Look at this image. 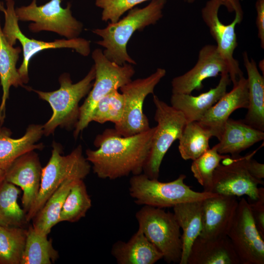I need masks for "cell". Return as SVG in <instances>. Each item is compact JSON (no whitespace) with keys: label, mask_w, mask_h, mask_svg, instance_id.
<instances>
[{"label":"cell","mask_w":264,"mask_h":264,"mask_svg":"<svg viewBox=\"0 0 264 264\" xmlns=\"http://www.w3.org/2000/svg\"><path fill=\"white\" fill-rule=\"evenodd\" d=\"M156 127L130 136L107 129L96 136L97 149H87L86 159L94 174L102 179H115L141 174L148 157Z\"/></svg>","instance_id":"6da1fadb"},{"label":"cell","mask_w":264,"mask_h":264,"mask_svg":"<svg viewBox=\"0 0 264 264\" xmlns=\"http://www.w3.org/2000/svg\"><path fill=\"white\" fill-rule=\"evenodd\" d=\"M166 0H153L145 7H134L117 22H109L104 28H96L92 32L102 38L96 42L105 48L104 55L110 61L122 66L126 63L136 65L128 54L127 45L136 31L154 24L163 16Z\"/></svg>","instance_id":"7a4b0ae2"},{"label":"cell","mask_w":264,"mask_h":264,"mask_svg":"<svg viewBox=\"0 0 264 264\" xmlns=\"http://www.w3.org/2000/svg\"><path fill=\"white\" fill-rule=\"evenodd\" d=\"M95 77L92 66L86 76L76 83H73L68 73H63L59 78L60 87L52 91L32 89L41 99L50 105L53 113L43 125L44 134L48 136L60 127L68 130L75 128L79 117L80 100L88 94Z\"/></svg>","instance_id":"3957f363"},{"label":"cell","mask_w":264,"mask_h":264,"mask_svg":"<svg viewBox=\"0 0 264 264\" xmlns=\"http://www.w3.org/2000/svg\"><path fill=\"white\" fill-rule=\"evenodd\" d=\"M63 154L62 146L54 141L51 156L42 169L38 194L26 213L28 222L32 220L48 198L66 179H84L89 174L91 165L83 155L81 145L78 146L66 155Z\"/></svg>","instance_id":"277c9868"},{"label":"cell","mask_w":264,"mask_h":264,"mask_svg":"<svg viewBox=\"0 0 264 264\" xmlns=\"http://www.w3.org/2000/svg\"><path fill=\"white\" fill-rule=\"evenodd\" d=\"M186 177L181 174L173 181L162 182L150 178L145 174L133 175L129 181V194L136 204L160 208H173L180 203L219 195L193 190L184 183Z\"/></svg>","instance_id":"5b68a950"},{"label":"cell","mask_w":264,"mask_h":264,"mask_svg":"<svg viewBox=\"0 0 264 264\" xmlns=\"http://www.w3.org/2000/svg\"><path fill=\"white\" fill-rule=\"evenodd\" d=\"M92 58L94 62L95 77L91 89L80 107L79 120L73 133L75 138L91 122V114L98 102L113 90L118 89L131 81L135 73L132 65H117L109 60L101 49L93 50Z\"/></svg>","instance_id":"8992f818"},{"label":"cell","mask_w":264,"mask_h":264,"mask_svg":"<svg viewBox=\"0 0 264 264\" xmlns=\"http://www.w3.org/2000/svg\"><path fill=\"white\" fill-rule=\"evenodd\" d=\"M15 8L14 0L6 1L5 7L3 3L0 1V11L3 13L4 16V26L2 28L3 33L11 45L14 46L18 41L22 45L23 60L18 70L24 84L29 81L28 66L31 59L44 50L69 48L83 56H87L90 53V41L82 38L57 39L52 42L28 38L20 28Z\"/></svg>","instance_id":"52a82bcc"},{"label":"cell","mask_w":264,"mask_h":264,"mask_svg":"<svg viewBox=\"0 0 264 264\" xmlns=\"http://www.w3.org/2000/svg\"><path fill=\"white\" fill-rule=\"evenodd\" d=\"M138 229L161 253L168 264L181 260L182 242L180 227L174 213L162 208L144 205L135 214Z\"/></svg>","instance_id":"ba28073f"},{"label":"cell","mask_w":264,"mask_h":264,"mask_svg":"<svg viewBox=\"0 0 264 264\" xmlns=\"http://www.w3.org/2000/svg\"><path fill=\"white\" fill-rule=\"evenodd\" d=\"M62 0H50L38 5L37 0H32L26 6L15 8L19 21L32 22L28 28L34 33L42 31L56 33L67 39L78 38L81 33L83 23L74 18L71 10V4L62 6Z\"/></svg>","instance_id":"9c48e42d"},{"label":"cell","mask_w":264,"mask_h":264,"mask_svg":"<svg viewBox=\"0 0 264 264\" xmlns=\"http://www.w3.org/2000/svg\"><path fill=\"white\" fill-rule=\"evenodd\" d=\"M226 6L235 12V17L229 24H224L219 17L220 7L225 0H209L201 10L203 21L217 43V49L225 60L229 68V76L233 86L243 76L238 61L234 58L238 45L235 27L243 19V11L239 0H226Z\"/></svg>","instance_id":"30bf717a"},{"label":"cell","mask_w":264,"mask_h":264,"mask_svg":"<svg viewBox=\"0 0 264 264\" xmlns=\"http://www.w3.org/2000/svg\"><path fill=\"white\" fill-rule=\"evenodd\" d=\"M155 107L154 120L157 123L150 153L143 168L144 174L152 179H158L162 160L173 142L179 140L186 123L183 113L153 96Z\"/></svg>","instance_id":"8fae6325"},{"label":"cell","mask_w":264,"mask_h":264,"mask_svg":"<svg viewBox=\"0 0 264 264\" xmlns=\"http://www.w3.org/2000/svg\"><path fill=\"white\" fill-rule=\"evenodd\" d=\"M166 73L165 69L158 68L150 76L132 80L120 88L124 108L121 120L114 126L118 134L130 136L150 129L149 120L143 110V103L146 97L154 93V88Z\"/></svg>","instance_id":"7c38bea8"},{"label":"cell","mask_w":264,"mask_h":264,"mask_svg":"<svg viewBox=\"0 0 264 264\" xmlns=\"http://www.w3.org/2000/svg\"><path fill=\"white\" fill-rule=\"evenodd\" d=\"M240 264H264V238L258 230L247 200L242 198L227 234Z\"/></svg>","instance_id":"4fadbf2b"},{"label":"cell","mask_w":264,"mask_h":264,"mask_svg":"<svg viewBox=\"0 0 264 264\" xmlns=\"http://www.w3.org/2000/svg\"><path fill=\"white\" fill-rule=\"evenodd\" d=\"M245 156H230L222 160L214 171L210 192L219 195L241 197L255 200L259 197V184L264 185L247 170Z\"/></svg>","instance_id":"5bb4252c"},{"label":"cell","mask_w":264,"mask_h":264,"mask_svg":"<svg viewBox=\"0 0 264 264\" xmlns=\"http://www.w3.org/2000/svg\"><path fill=\"white\" fill-rule=\"evenodd\" d=\"M225 72L228 73V66L217 46L206 44L199 50L194 66L184 74L173 79L172 93L190 94L193 90H200L203 88L202 82L205 79Z\"/></svg>","instance_id":"9a60e30c"},{"label":"cell","mask_w":264,"mask_h":264,"mask_svg":"<svg viewBox=\"0 0 264 264\" xmlns=\"http://www.w3.org/2000/svg\"><path fill=\"white\" fill-rule=\"evenodd\" d=\"M42 169L38 154L33 150L18 157L5 171V180L23 192L22 202L26 213L38 194Z\"/></svg>","instance_id":"2e32d148"},{"label":"cell","mask_w":264,"mask_h":264,"mask_svg":"<svg viewBox=\"0 0 264 264\" xmlns=\"http://www.w3.org/2000/svg\"><path fill=\"white\" fill-rule=\"evenodd\" d=\"M248 107V83L247 79L242 76L232 89L226 92L198 122L219 141L225 123L232 112Z\"/></svg>","instance_id":"e0dca14e"},{"label":"cell","mask_w":264,"mask_h":264,"mask_svg":"<svg viewBox=\"0 0 264 264\" xmlns=\"http://www.w3.org/2000/svg\"><path fill=\"white\" fill-rule=\"evenodd\" d=\"M239 201L235 196L218 195L202 201L199 236L213 239L227 236Z\"/></svg>","instance_id":"ac0fdd59"},{"label":"cell","mask_w":264,"mask_h":264,"mask_svg":"<svg viewBox=\"0 0 264 264\" xmlns=\"http://www.w3.org/2000/svg\"><path fill=\"white\" fill-rule=\"evenodd\" d=\"M230 82L228 73H221L216 87L198 96H193L191 94L172 93L171 106L183 113L186 122L198 121L225 95Z\"/></svg>","instance_id":"d6986e66"},{"label":"cell","mask_w":264,"mask_h":264,"mask_svg":"<svg viewBox=\"0 0 264 264\" xmlns=\"http://www.w3.org/2000/svg\"><path fill=\"white\" fill-rule=\"evenodd\" d=\"M187 264H240L229 238L198 236L193 243Z\"/></svg>","instance_id":"ffe728a7"},{"label":"cell","mask_w":264,"mask_h":264,"mask_svg":"<svg viewBox=\"0 0 264 264\" xmlns=\"http://www.w3.org/2000/svg\"><path fill=\"white\" fill-rule=\"evenodd\" d=\"M11 134L9 129L0 128V169L5 171L21 155L44 147L43 143L37 144L44 134L43 125H29L25 134L19 138H11Z\"/></svg>","instance_id":"44dd1931"},{"label":"cell","mask_w":264,"mask_h":264,"mask_svg":"<svg viewBox=\"0 0 264 264\" xmlns=\"http://www.w3.org/2000/svg\"><path fill=\"white\" fill-rule=\"evenodd\" d=\"M264 139V132L253 128L243 120L228 118L219 142L215 146L220 154L237 156Z\"/></svg>","instance_id":"7402d4cb"},{"label":"cell","mask_w":264,"mask_h":264,"mask_svg":"<svg viewBox=\"0 0 264 264\" xmlns=\"http://www.w3.org/2000/svg\"><path fill=\"white\" fill-rule=\"evenodd\" d=\"M111 254L119 264H154L163 259L161 253L139 229L128 242H115Z\"/></svg>","instance_id":"603a6c76"},{"label":"cell","mask_w":264,"mask_h":264,"mask_svg":"<svg viewBox=\"0 0 264 264\" xmlns=\"http://www.w3.org/2000/svg\"><path fill=\"white\" fill-rule=\"evenodd\" d=\"M247 74L248 107L243 121L254 128L264 132V78L259 72L256 62L247 53L242 54Z\"/></svg>","instance_id":"cb8c5ba5"},{"label":"cell","mask_w":264,"mask_h":264,"mask_svg":"<svg viewBox=\"0 0 264 264\" xmlns=\"http://www.w3.org/2000/svg\"><path fill=\"white\" fill-rule=\"evenodd\" d=\"M21 52L22 50L20 46L15 47L6 40L0 20V82L2 89L0 105V126L3 124L5 118L6 103L9 98L10 87H23L24 83L16 67Z\"/></svg>","instance_id":"d4e9b609"},{"label":"cell","mask_w":264,"mask_h":264,"mask_svg":"<svg viewBox=\"0 0 264 264\" xmlns=\"http://www.w3.org/2000/svg\"><path fill=\"white\" fill-rule=\"evenodd\" d=\"M202 201L184 202L173 207L174 215L182 230V251L179 264H187L192 245L200 234Z\"/></svg>","instance_id":"484cf974"},{"label":"cell","mask_w":264,"mask_h":264,"mask_svg":"<svg viewBox=\"0 0 264 264\" xmlns=\"http://www.w3.org/2000/svg\"><path fill=\"white\" fill-rule=\"evenodd\" d=\"M76 179H77L69 178L66 179L50 196L32 219V226L37 233L48 235L52 228L59 223L61 211Z\"/></svg>","instance_id":"4316f807"},{"label":"cell","mask_w":264,"mask_h":264,"mask_svg":"<svg viewBox=\"0 0 264 264\" xmlns=\"http://www.w3.org/2000/svg\"><path fill=\"white\" fill-rule=\"evenodd\" d=\"M47 236L37 233L29 225L20 264H51L57 260L58 252Z\"/></svg>","instance_id":"83f0119b"},{"label":"cell","mask_w":264,"mask_h":264,"mask_svg":"<svg viewBox=\"0 0 264 264\" xmlns=\"http://www.w3.org/2000/svg\"><path fill=\"white\" fill-rule=\"evenodd\" d=\"M212 137L211 132L198 121L186 122L179 139L181 157L185 160L198 158L210 148L209 142Z\"/></svg>","instance_id":"f1b7e54d"},{"label":"cell","mask_w":264,"mask_h":264,"mask_svg":"<svg viewBox=\"0 0 264 264\" xmlns=\"http://www.w3.org/2000/svg\"><path fill=\"white\" fill-rule=\"evenodd\" d=\"M20 192L5 179L0 184V226L24 227L28 222L26 213L18 202Z\"/></svg>","instance_id":"f546056e"},{"label":"cell","mask_w":264,"mask_h":264,"mask_svg":"<svg viewBox=\"0 0 264 264\" xmlns=\"http://www.w3.org/2000/svg\"><path fill=\"white\" fill-rule=\"evenodd\" d=\"M84 179H76L63 204L59 222H75L86 216L91 207V200Z\"/></svg>","instance_id":"4dcf8cb0"},{"label":"cell","mask_w":264,"mask_h":264,"mask_svg":"<svg viewBox=\"0 0 264 264\" xmlns=\"http://www.w3.org/2000/svg\"><path fill=\"white\" fill-rule=\"evenodd\" d=\"M27 229L0 226V264H20Z\"/></svg>","instance_id":"1f68e13d"},{"label":"cell","mask_w":264,"mask_h":264,"mask_svg":"<svg viewBox=\"0 0 264 264\" xmlns=\"http://www.w3.org/2000/svg\"><path fill=\"white\" fill-rule=\"evenodd\" d=\"M229 155L219 154L214 146L193 160L191 170L194 177L203 187V191L210 192L214 171L220 162Z\"/></svg>","instance_id":"d6a6232c"},{"label":"cell","mask_w":264,"mask_h":264,"mask_svg":"<svg viewBox=\"0 0 264 264\" xmlns=\"http://www.w3.org/2000/svg\"><path fill=\"white\" fill-rule=\"evenodd\" d=\"M124 108L122 94L118 89L113 90L98 102L91 114V122L100 124L111 122L115 125L122 118Z\"/></svg>","instance_id":"836d02e7"},{"label":"cell","mask_w":264,"mask_h":264,"mask_svg":"<svg viewBox=\"0 0 264 264\" xmlns=\"http://www.w3.org/2000/svg\"><path fill=\"white\" fill-rule=\"evenodd\" d=\"M148 0H96L95 5L102 9L103 21L114 23L126 12Z\"/></svg>","instance_id":"e575fe53"},{"label":"cell","mask_w":264,"mask_h":264,"mask_svg":"<svg viewBox=\"0 0 264 264\" xmlns=\"http://www.w3.org/2000/svg\"><path fill=\"white\" fill-rule=\"evenodd\" d=\"M252 216L256 227L264 238V188H259V197L255 200L248 198Z\"/></svg>","instance_id":"d590c367"},{"label":"cell","mask_w":264,"mask_h":264,"mask_svg":"<svg viewBox=\"0 0 264 264\" xmlns=\"http://www.w3.org/2000/svg\"><path fill=\"white\" fill-rule=\"evenodd\" d=\"M256 151L245 156V166L250 174L255 178L262 180L264 178V164L252 159Z\"/></svg>","instance_id":"8d00e7d4"},{"label":"cell","mask_w":264,"mask_h":264,"mask_svg":"<svg viewBox=\"0 0 264 264\" xmlns=\"http://www.w3.org/2000/svg\"><path fill=\"white\" fill-rule=\"evenodd\" d=\"M257 12L256 24L258 37L260 40L261 47L264 48V0H257L255 3Z\"/></svg>","instance_id":"74e56055"},{"label":"cell","mask_w":264,"mask_h":264,"mask_svg":"<svg viewBox=\"0 0 264 264\" xmlns=\"http://www.w3.org/2000/svg\"><path fill=\"white\" fill-rule=\"evenodd\" d=\"M5 171L0 169V184L5 179Z\"/></svg>","instance_id":"f35d334b"},{"label":"cell","mask_w":264,"mask_h":264,"mask_svg":"<svg viewBox=\"0 0 264 264\" xmlns=\"http://www.w3.org/2000/svg\"><path fill=\"white\" fill-rule=\"evenodd\" d=\"M264 60H262L260 63H259V67L261 69V70L263 72V75H264Z\"/></svg>","instance_id":"ab89813d"},{"label":"cell","mask_w":264,"mask_h":264,"mask_svg":"<svg viewBox=\"0 0 264 264\" xmlns=\"http://www.w3.org/2000/svg\"><path fill=\"white\" fill-rule=\"evenodd\" d=\"M195 0H185V1L189 3H193Z\"/></svg>","instance_id":"60d3db41"},{"label":"cell","mask_w":264,"mask_h":264,"mask_svg":"<svg viewBox=\"0 0 264 264\" xmlns=\"http://www.w3.org/2000/svg\"><path fill=\"white\" fill-rule=\"evenodd\" d=\"M6 1H9V0H5Z\"/></svg>","instance_id":"b9f144b4"},{"label":"cell","mask_w":264,"mask_h":264,"mask_svg":"<svg viewBox=\"0 0 264 264\" xmlns=\"http://www.w3.org/2000/svg\"></svg>","instance_id":"7bdbcfd3"}]
</instances>
